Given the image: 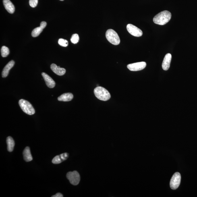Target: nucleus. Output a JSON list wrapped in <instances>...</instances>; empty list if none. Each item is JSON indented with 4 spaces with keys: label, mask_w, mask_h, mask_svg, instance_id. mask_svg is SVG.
Returning a JSON list of instances; mask_svg holds the SVG:
<instances>
[{
    "label": "nucleus",
    "mask_w": 197,
    "mask_h": 197,
    "mask_svg": "<svg viewBox=\"0 0 197 197\" xmlns=\"http://www.w3.org/2000/svg\"><path fill=\"white\" fill-rule=\"evenodd\" d=\"M3 3L5 9L9 13L13 14L14 12L15 7L10 0H3Z\"/></svg>",
    "instance_id": "nucleus-14"
},
{
    "label": "nucleus",
    "mask_w": 197,
    "mask_h": 197,
    "mask_svg": "<svg viewBox=\"0 0 197 197\" xmlns=\"http://www.w3.org/2000/svg\"><path fill=\"white\" fill-rule=\"evenodd\" d=\"M73 98V94L71 93L64 94L58 98L60 101L69 102L72 100Z\"/></svg>",
    "instance_id": "nucleus-16"
},
{
    "label": "nucleus",
    "mask_w": 197,
    "mask_h": 197,
    "mask_svg": "<svg viewBox=\"0 0 197 197\" xmlns=\"http://www.w3.org/2000/svg\"><path fill=\"white\" fill-rule=\"evenodd\" d=\"M69 157V154L68 153H64L60 155L56 156L54 157L52 161V163L54 164H59L66 160Z\"/></svg>",
    "instance_id": "nucleus-12"
},
{
    "label": "nucleus",
    "mask_w": 197,
    "mask_h": 197,
    "mask_svg": "<svg viewBox=\"0 0 197 197\" xmlns=\"http://www.w3.org/2000/svg\"><path fill=\"white\" fill-rule=\"evenodd\" d=\"M106 36L108 41L113 45H117L120 43V39L118 34L115 31L111 29L107 31Z\"/></svg>",
    "instance_id": "nucleus-3"
},
{
    "label": "nucleus",
    "mask_w": 197,
    "mask_h": 197,
    "mask_svg": "<svg viewBox=\"0 0 197 197\" xmlns=\"http://www.w3.org/2000/svg\"><path fill=\"white\" fill-rule=\"evenodd\" d=\"M60 1H64V0H60Z\"/></svg>",
    "instance_id": "nucleus-24"
},
{
    "label": "nucleus",
    "mask_w": 197,
    "mask_h": 197,
    "mask_svg": "<svg viewBox=\"0 0 197 197\" xmlns=\"http://www.w3.org/2000/svg\"><path fill=\"white\" fill-rule=\"evenodd\" d=\"M58 43L60 45L63 47H66L68 45V41L62 38L59 39Z\"/></svg>",
    "instance_id": "nucleus-21"
},
{
    "label": "nucleus",
    "mask_w": 197,
    "mask_h": 197,
    "mask_svg": "<svg viewBox=\"0 0 197 197\" xmlns=\"http://www.w3.org/2000/svg\"><path fill=\"white\" fill-rule=\"evenodd\" d=\"M146 66V64L145 62H141L129 64L127 65V67L131 71H137L143 70Z\"/></svg>",
    "instance_id": "nucleus-8"
},
{
    "label": "nucleus",
    "mask_w": 197,
    "mask_h": 197,
    "mask_svg": "<svg viewBox=\"0 0 197 197\" xmlns=\"http://www.w3.org/2000/svg\"><path fill=\"white\" fill-rule=\"evenodd\" d=\"M24 159L26 162L32 161L33 157L31 154L30 149L29 147H26L23 152Z\"/></svg>",
    "instance_id": "nucleus-17"
},
{
    "label": "nucleus",
    "mask_w": 197,
    "mask_h": 197,
    "mask_svg": "<svg viewBox=\"0 0 197 197\" xmlns=\"http://www.w3.org/2000/svg\"><path fill=\"white\" fill-rule=\"evenodd\" d=\"M51 68L54 73L59 76H63L65 74L66 72L65 69L61 68L59 66L58 67L55 64H52L51 65Z\"/></svg>",
    "instance_id": "nucleus-13"
},
{
    "label": "nucleus",
    "mask_w": 197,
    "mask_h": 197,
    "mask_svg": "<svg viewBox=\"0 0 197 197\" xmlns=\"http://www.w3.org/2000/svg\"><path fill=\"white\" fill-rule=\"evenodd\" d=\"M181 176L180 173L176 172L172 177L170 181V187L172 190H176L180 185Z\"/></svg>",
    "instance_id": "nucleus-6"
},
{
    "label": "nucleus",
    "mask_w": 197,
    "mask_h": 197,
    "mask_svg": "<svg viewBox=\"0 0 197 197\" xmlns=\"http://www.w3.org/2000/svg\"><path fill=\"white\" fill-rule=\"evenodd\" d=\"M171 17V12L168 11H164L156 15L154 17L153 21L156 24L163 25L169 22Z\"/></svg>",
    "instance_id": "nucleus-1"
},
{
    "label": "nucleus",
    "mask_w": 197,
    "mask_h": 197,
    "mask_svg": "<svg viewBox=\"0 0 197 197\" xmlns=\"http://www.w3.org/2000/svg\"><path fill=\"white\" fill-rule=\"evenodd\" d=\"M79 40V37L77 34H73L71 39V42L73 44L78 43Z\"/></svg>",
    "instance_id": "nucleus-20"
},
{
    "label": "nucleus",
    "mask_w": 197,
    "mask_h": 197,
    "mask_svg": "<svg viewBox=\"0 0 197 197\" xmlns=\"http://www.w3.org/2000/svg\"><path fill=\"white\" fill-rule=\"evenodd\" d=\"M127 29L129 33L136 37H140L143 34L142 31L134 25L129 24L127 25Z\"/></svg>",
    "instance_id": "nucleus-7"
},
{
    "label": "nucleus",
    "mask_w": 197,
    "mask_h": 197,
    "mask_svg": "<svg viewBox=\"0 0 197 197\" xmlns=\"http://www.w3.org/2000/svg\"><path fill=\"white\" fill-rule=\"evenodd\" d=\"M19 104L21 109L24 113L29 115L34 114L35 111L29 102L24 99L19 100Z\"/></svg>",
    "instance_id": "nucleus-4"
},
{
    "label": "nucleus",
    "mask_w": 197,
    "mask_h": 197,
    "mask_svg": "<svg viewBox=\"0 0 197 197\" xmlns=\"http://www.w3.org/2000/svg\"><path fill=\"white\" fill-rule=\"evenodd\" d=\"M7 149L9 152H12L14 150L15 146V142L13 138L11 137H8L7 138Z\"/></svg>",
    "instance_id": "nucleus-18"
},
{
    "label": "nucleus",
    "mask_w": 197,
    "mask_h": 197,
    "mask_svg": "<svg viewBox=\"0 0 197 197\" xmlns=\"http://www.w3.org/2000/svg\"><path fill=\"white\" fill-rule=\"evenodd\" d=\"M1 53L2 57H6L9 55L10 53L9 49L6 46H3L1 49Z\"/></svg>",
    "instance_id": "nucleus-19"
},
{
    "label": "nucleus",
    "mask_w": 197,
    "mask_h": 197,
    "mask_svg": "<svg viewBox=\"0 0 197 197\" xmlns=\"http://www.w3.org/2000/svg\"><path fill=\"white\" fill-rule=\"evenodd\" d=\"M38 3V0H29V3L30 6L34 8L37 6Z\"/></svg>",
    "instance_id": "nucleus-22"
},
{
    "label": "nucleus",
    "mask_w": 197,
    "mask_h": 197,
    "mask_svg": "<svg viewBox=\"0 0 197 197\" xmlns=\"http://www.w3.org/2000/svg\"><path fill=\"white\" fill-rule=\"evenodd\" d=\"M94 93L96 97L102 101H107L111 98L109 92L105 88L101 87L98 86L95 89Z\"/></svg>",
    "instance_id": "nucleus-2"
},
{
    "label": "nucleus",
    "mask_w": 197,
    "mask_h": 197,
    "mask_svg": "<svg viewBox=\"0 0 197 197\" xmlns=\"http://www.w3.org/2000/svg\"><path fill=\"white\" fill-rule=\"evenodd\" d=\"M46 22L45 21H43L41 23L40 26V27H37L35 28L32 33V36L33 37H37L41 33L44 28H45L46 26Z\"/></svg>",
    "instance_id": "nucleus-9"
},
{
    "label": "nucleus",
    "mask_w": 197,
    "mask_h": 197,
    "mask_svg": "<svg viewBox=\"0 0 197 197\" xmlns=\"http://www.w3.org/2000/svg\"><path fill=\"white\" fill-rule=\"evenodd\" d=\"M67 177L71 184L73 185H78L80 182V176L76 171L69 172L67 173Z\"/></svg>",
    "instance_id": "nucleus-5"
},
{
    "label": "nucleus",
    "mask_w": 197,
    "mask_h": 197,
    "mask_svg": "<svg viewBox=\"0 0 197 197\" xmlns=\"http://www.w3.org/2000/svg\"><path fill=\"white\" fill-rule=\"evenodd\" d=\"M52 197H63V195L60 193H58L55 195L52 196Z\"/></svg>",
    "instance_id": "nucleus-23"
},
{
    "label": "nucleus",
    "mask_w": 197,
    "mask_h": 197,
    "mask_svg": "<svg viewBox=\"0 0 197 197\" xmlns=\"http://www.w3.org/2000/svg\"><path fill=\"white\" fill-rule=\"evenodd\" d=\"M42 75L45 81L46 85L48 87L52 88L55 87V82L51 77L44 72L42 73Z\"/></svg>",
    "instance_id": "nucleus-11"
},
{
    "label": "nucleus",
    "mask_w": 197,
    "mask_h": 197,
    "mask_svg": "<svg viewBox=\"0 0 197 197\" xmlns=\"http://www.w3.org/2000/svg\"><path fill=\"white\" fill-rule=\"evenodd\" d=\"M172 59V55L171 54L168 53L165 56L162 63V68L163 70L167 71L170 66Z\"/></svg>",
    "instance_id": "nucleus-10"
},
{
    "label": "nucleus",
    "mask_w": 197,
    "mask_h": 197,
    "mask_svg": "<svg viewBox=\"0 0 197 197\" xmlns=\"http://www.w3.org/2000/svg\"><path fill=\"white\" fill-rule=\"evenodd\" d=\"M15 64L14 61L11 60L10 61L4 68L2 72V76L3 78H6L9 75L10 70L12 68Z\"/></svg>",
    "instance_id": "nucleus-15"
}]
</instances>
